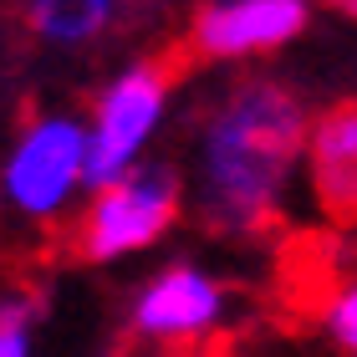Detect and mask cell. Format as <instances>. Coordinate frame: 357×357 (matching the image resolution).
Returning <instances> with one entry per match:
<instances>
[{
	"mask_svg": "<svg viewBox=\"0 0 357 357\" xmlns=\"http://www.w3.org/2000/svg\"><path fill=\"white\" fill-rule=\"evenodd\" d=\"M138 357H225V347H204V352H138Z\"/></svg>",
	"mask_w": 357,
	"mask_h": 357,
	"instance_id": "12",
	"label": "cell"
},
{
	"mask_svg": "<svg viewBox=\"0 0 357 357\" xmlns=\"http://www.w3.org/2000/svg\"><path fill=\"white\" fill-rule=\"evenodd\" d=\"M301 184L312 209L332 230L357 225V97L312 112L301 149Z\"/></svg>",
	"mask_w": 357,
	"mask_h": 357,
	"instance_id": "7",
	"label": "cell"
},
{
	"mask_svg": "<svg viewBox=\"0 0 357 357\" xmlns=\"http://www.w3.org/2000/svg\"><path fill=\"white\" fill-rule=\"evenodd\" d=\"M321 6H327V10H337L342 21H352V26H357V0H321Z\"/></svg>",
	"mask_w": 357,
	"mask_h": 357,
	"instance_id": "11",
	"label": "cell"
},
{
	"mask_svg": "<svg viewBox=\"0 0 357 357\" xmlns=\"http://www.w3.org/2000/svg\"><path fill=\"white\" fill-rule=\"evenodd\" d=\"M87 194V123L61 107L31 112L0 158V209L26 225H56Z\"/></svg>",
	"mask_w": 357,
	"mask_h": 357,
	"instance_id": "2",
	"label": "cell"
},
{
	"mask_svg": "<svg viewBox=\"0 0 357 357\" xmlns=\"http://www.w3.org/2000/svg\"><path fill=\"white\" fill-rule=\"evenodd\" d=\"M21 21L41 46L77 52L107 36L118 21V0H21Z\"/></svg>",
	"mask_w": 357,
	"mask_h": 357,
	"instance_id": "8",
	"label": "cell"
},
{
	"mask_svg": "<svg viewBox=\"0 0 357 357\" xmlns=\"http://www.w3.org/2000/svg\"><path fill=\"white\" fill-rule=\"evenodd\" d=\"M174 112V72L164 61H128L97 87L87 107V184L102 189L128 169L149 164L153 138Z\"/></svg>",
	"mask_w": 357,
	"mask_h": 357,
	"instance_id": "5",
	"label": "cell"
},
{
	"mask_svg": "<svg viewBox=\"0 0 357 357\" xmlns=\"http://www.w3.org/2000/svg\"><path fill=\"white\" fill-rule=\"evenodd\" d=\"M123 6H143V0H118V10H123Z\"/></svg>",
	"mask_w": 357,
	"mask_h": 357,
	"instance_id": "13",
	"label": "cell"
},
{
	"mask_svg": "<svg viewBox=\"0 0 357 357\" xmlns=\"http://www.w3.org/2000/svg\"><path fill=\"white\" fill-rule=\"evenodd\" d=\"M230 281L204 261H169L128 296L123 332L138 352H204L230 332Z\"/></svg>",
	"mask_w": 357,
	"mask_h": 357,
	"instance_id": "4",
	"label": "cell"
},
{
	"mask_svg": "<svg viewBox=\"0 0 357 357\" xmlns=\"http://www.w3.org/2000/svg\"><path fill=\"white\" fill-rule=\"evenodd\" d=\"M178 215H184V174L164 158H149L87 194L72 225V245L87 266H118L153 250L178 225Z\"/></svg>",
	"mask_w": 357,
	"mask_h": 357,
	"instance_id": "3",
	"label": "cell"
},
{
	"mask_svg": "<svg viewBox=\"0 0 357 357\" xmlns=\"http://www.w3.org/2000/svg\"><path fill=\"white\" fill-rule=\"evenodd\" d=\"M41 327V296L31 286L0 291V357H31Z\"/></svg>",
	"mask_w": 357,
	"mask_h": 357,
	"instance_id": "10",
	"label": "cell"
},
{
	"mask_svg": "<svg viewBox=\"0 0 357 357\" xmlns=\"http://www.w3.org/2000/svg\"><path fill=\"white\" fill-rule=\"evenodd\" d=\"M312 26V0H204L189 15V52L209 67H240L286 52Z\"/></svg>",
	"mask_w": 357,
	"mask_h": 357,
	"instance_id": "6",
	"label": "cell"
},
{
	"mask_svg": "<svg viewBox=\"0 0 357 357\" xmlns=\"http://www.w3.org/2000/svg\"><path fill=\"white\" fill-rule=\"evenodd\" d=\"M312 107L281 77H230L199 102L189 128L184 204L220 240L271 235L301 184Z\"/></svg>",
	"mask_w": 357,
	"mask_h": 357,
	"instance_id": "1",
	"label": "cell"
},
{
	"mask_svg": "<svg viewBox=\"0 0 357 357\" xmlns=\"http://www.w3.org/2000/svg\"><path fill=\"white\" fill-rule=\"evenodd\" d=\"M317 332L337 357H357V266L332 275L317 296Z\"/></svg>",
	"mask_w": 357,
	"mask_h": 357,
	"instance_id": "9",
	"label": "cell"
}]
</instances>
